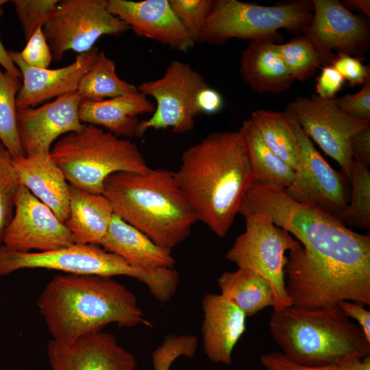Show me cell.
Listing matches in <instances>:
<instances>
[{
  "label": "cell",
  "mask_w": 370,
  "mask_h": 370,
  "mask_svg": "<svg viewBox=\"0 0 370 370\" xmlns=\"http://www.w3.org/2000/svg\"><path fill=\"white\" fill-rule=\"evenodd\" d=\"M77 92L82 101H99L136 93L137 86L121 79L115 62L99 51L90 69L81 78Z\"/></svg>",
  "instance_id": "83f0119b"
},
{
  "label": "cell",
  "mask_w": 370,
  "mask_h": 370,
  "mask_svg": "<svg viewBox=\"0 0 370 370\" xmlns=\"http://www.w3.org/2000/svg\"><path fill=\"white\" fill-rule=\"evenodd\" d=\"M102 195L114 214L169 250L186 239L197 221L173 171L165 169L113 173Z\"/></svg>",
  "instance_id": "277c9868"
},
{
  "label": "cell",
  "mask_w": 370,
  "mask_h": 370,
  "mask_svg": "<svg viewBox=\"0 0 370 370\" xmlns=\"http://www.w3.org/2000/svg\"><path fill=\"white\" fill-rule=\"evenodd\" d=\"M249 119L269 149L296 171L299 162L297 141L284 112L258 109Z\"/></svg>",
  "instance_id": "f1b7e54d"
},
{
  "label": "cell",
  "mask_w": 370,
  "mask_h": 370,
  "mask_svg": "<svg viewBox=\"0 0 370 370\" xmlns=\"http://www.w3.org/2000/svg\"><path fill=\"white\" fill-rule=\"evenodd\" d=\"M221 295L250 317L262 309L275 306L273 289L269 282L255 271L238 268L225 271L217 279Z\"/></svg>",
  "instance_id": "4316f807"
},
{
  "label": "cell",
  "mask_w": 370,
  "mask_h": 370,
  "mask_svg": "<svg viewBox=\"0 0 370 370\" xmlns=\"http://www.w3.org/2000/svg\"><path fill=\"white\" fill-rule=\"evenodd\" d=\"M331 64L338 71L349 85H363L370 79V69L364 65L361 59L347 54L338 53Z\"/></svg>",
  "instance_id": "74e56055"
},
{
  "label": "cell",
  "mask_w": 370,
  "mask_h": 370,
  "mask_svg": "<svg viewBox=\"0 0 370 370\" xmlns=\"http://www.w3.org/2000/svg\"><path fill=\"white\" fill-rule=\"evenodd\" d=\"M344 80L343 76L332 64L323 66L320 75L317 78V95L328 99H334Z\"/></svg>",
  "instance_id": "ab89813d"
},
{
  "label": "cell",
  "mask_w": 370,
  "mask_h": 370,
  "mask_svg": "<svg viewBox=\"0 0 370 370\" xmlns=\"http://www.w3.org/2000/svg\"><path fill=\"white\" fill-rule=\"evenodd\" d=\"M112 278L58 274L45 285L36 304L53 339L69 343L114 323L152 327L136 296Z\"/></svg>",
  "instance_id": "3957f363"
},
{
  "label": "cell",
  "mask_w": 370,
  "mask_h": 370,
  "mask_svg": "<svg viewBox=\"0 0 370 370\" xmlns=\"http://www.w3.org/2000/svg\"><path fill=\"white\" fill-rule=\"evenodd\" d=\"M260 360L267 370H338V366L308 367L297 364L282 352L262 354Z\"/></svg>",
  "instance_id": "60d3db41"
},
{
  "label": "cell",
  "mask_w": 370,
  "mask_h": 370,
  "mask_svg": "<svg viewBox=\"0 0 370 370\" xmlns=\"http://www.w3.org/2000/svg\"><path fill=\"white\" fill-rule=\"evenodd\" d=\"M278 50L294 80L304 82L319 68L328 65L316 45L303 34L286 43L278 44Z\"/></svg>",
  "instance_id": "4dcf8cb0"
},
{
  "label": "cell",
  "mask_w": 370,
  "mask_h": 370,
  "mask_svg": "<svg viewBox=\"0 0 370 370\" xmlns=\"http://www.w3.org/2000/svg\"><path fill=\"white\" fill-rule=\"evenodd\" d=\"M338 370H370V356L350 358L338 366Z\"/></svg>",
  "instance_id": "bcb514c9"
},
{
  "label": "cell",
  "mask_w": 370,
  "mask_h": 370,
  "mask_svg": "<svg viewBox=\"0 0 370 370\" xmlns=\"http://www.w3.org/2000/svg\"><path fill=\"white\" fill-rule=\"evenodd\" d=\"M59 1L57 0H14L18 19L23 36L27 41L39 27L50 19Z\"/></svg>",
  "instance_id": "e575fe53"
},
{
  "label": "cell",
  "mask_w": 370,
  "mask_h": 370,
  "mask_svg": "<svg viewBox=\"0 0 370 370\" xmlns=\"http://www.w3.org/2000/svg\"><path fill=\"white\" fill-rule=\"evenodd\" d=\"M197 347L198 338L194 334H167L151 354L153 370H169L179 357H193Z\"/></svg>",
  "instance_id": "836d02e7"
},
{
  "label": "cell",
  "mask_w": 370,
  "mask_h": 370,
  "mask_svg": "<svg viewBox=\"0 0 370 370\" xmlns=\"http://www.w3.org/2000/svg\"><path fill=\"white\" fill-rule=\"evenodd\" d=\"M20 182L64 223L69 214V184L49 153L14 158Z\"/></svg>",
  "instance_id": "44dd1931"
},
{
  "label": "cell",
  "mask_w": 370,
  "mask_h": 370,
  "mask_svg": "<svg viewBox=\"0 0 370 370\" xmlns=\"http://www.w3.org/2000/svg\"><path fill=\"white\" fill-rule=\"evenodd\" d=\"M21 184L14 158L0 142V243L13 217L15 197Z\"/></svg>",
  "instance_id": "d6a6232c"
},
{
  "label": "cell",
  "mask_w": 370,
  "mask_h": 370,
  "mask_svg": "<svg viewBox=\"0 0 370 370\" xmlns=\"http://www.w3.org/2000/svg\"><path fill=\"white\" fill-rule=\"evenodd\" d=\"M36 268L70 274L131 277L145 284L161 303L172 297L179 282L177 271L174 268L138 267L99 245L74 243L51 251L21 252L0 244V275L22 269Z\"/></svg>",
  "instance_id": "8992f818"
},
{
  "label": "cell",
  "mask_w": 370,
  "mask_h": 370,
  "mask_svg": "<svg viewBox=\"0 0 370 370\" xmlns=\"http://www.w3.org/2000/svg\"><path fill=\"white\" fill-rule=\"evenodd\" d=\"M155 105L140 92L99 101H82L79 118L82 123L102 127L125 138L138 137L137 116L152 114Z\"/></svg>",
  "instance_id": "7402d4cb"
},
{
  "label": "cell",
  "mask_w": 370,
  "mask_h": 370,
  "mask_svg": "<svg viewBox=\"0 0 370 370\" xmlns=\"http://www.w3.org/2000/svg\"><path fill=\"white\" fill-rule=\"evenodd\" d=\"M50 156L69 184L95 194H102L104 182L113 173H145L151 169L129 138L91 124L64 135L51 149Z\"/></svg>",
  "instance_id": "52a82bcc"
},
{
  "label": "cell",
  "mask_w": 370,
  "mask_h": 370,
  "mask_svg": "<svg viewBox=\"0 0 370 370\" xmlns=\"http://www.w3.org/2000/svg\"><path fill=\"white\" fill-rule=\"evenodd\" d=\"M130 29L108 10L107 0H63L42 31L53 60L60 61L68 50L86 53L100 37L119 36Z\"/></svg>",
  "instance_id": "7c38bea8"
},
{
  "label": "cell",
  "mask_w": 370,
  "mask_h": 370,
  "mask_svg": "<svg viewBox=\"0 0 370 370\" xmlns=\"http://www.w3.org/2000/svg\"><path fill=\"white\" fill-rule=\"evenodd\" d=\"M107 9L138 36L182 52L195 45L173 12L169 0H107Z\"/></svg>",
  "instance_id": "ac0fdd59"
},
{
  "label": "cell",
  "mask_w": 370,
  "mask_h": 370,
  "mask_svg": "<svg viewBox=\"0 0 370 370\" xmlns=\"http://www.w3.org/2000/svg\"><path fill=\"white\" fill-rule=\"evenodd\" d=\"M20 79L0 66V142L13 158L25 156L17 129L16 99L21 86Z\"/></svg>",
  "instance_id": "f546056e"
},
{
  "label": "cell",
  "mask_w": 370,
  "mask_h": 370,
  "mask_svg": "<svg viewBox=\"0 0 370 370\" xmlns=\"http://www.w3.org/2000/svg\"><path fill=\"white\" fill-rule=\"evenodd\" d=\"M18 53L20 58L29 66L48 69L53 57L42 27L37 29Z\"/></svg>",
  "instance_id": "8d00e7d4"
},
{
  "label": "cell",
  "mask_w": 370,
  "mask_h": 370,
  "mask_svg": "<svg viewBox=\"0 0 370 370\" xmlns=\"http://www.w3.org/2000/svg\"><path fill=\"white\" fill-rule=\"evenodd\" d=\"M8 53L23 78L16 99L18 110L77 91L81 78L93 64L99 51L94 47L86 53L78 54L71 64L56 69L32 67L20 58L18 51Z\"/></svg>",
  "instance_id": "d6986e66"
},
{
  "label": "cell",
  "mask_w": 370,
  "mask_h": 370,
  "mask_svg": "<svg viewBox=\"0 0 370 370\" xmlns=\"http://www.w3.org/2000/svg\"><path fill=\"white\" fill-rule=\"evenodd\" d=\"M8 1L6 0H0V7H1L2 5L5 4Z\"/></svg>",
  "instance_id": "c3c4849f"
},
{
  "label": "cell",
  "mask_w": 370,
  "mask_h": 370,
  "mask_svg": "<svg viewBox=\"0 0 370 370\" xmlns=\"http://www.w3.org/2000/svg\"><path fill=\"white\" fill-rule=\"evenodd\" d=\"M338 107L353 117L370 121V79L356 93L335 98Z\"/></svg>",
  "instance_id": "f35d334b"
},
{
  "label": "cell",
  "mask_w": 370,
  "mask_h": 370,
  "mask_svg": "<svg viewBox=\"0 0 370 370\" xmlns=\"http://www.w3.org/2000/svg\"><path fill=\"white\" fill-rule=\"evenodd\" d=\"M276 38L249 40L241 53V75L260 93L282 92L295 81L278 53Z\"/></svg>",
  "instance_id": "603a6c76"
},
{
  "label": "cell",
  "mask_w": 370,
  "mask_h": 370,
  "mask_svg": "<svg viewBox=\"0 0 370 370\" xmlns=\"http://www.w3.org/2000/svg\"><path fill=\"white\" fill-rule=\"evenodd\" d=\"M82 99L75 91L38 108L17 110V129L25 156L49 153L60 136L81 131L86 124L79 118Z\"/></svg>",
  "instance_id": "2e32d148"
},
{
  "label": "cell",
  "mask_w": 370,
  "mask_h": 370,
  "mask_svg": "<svg viewBox=\"0 0 370 370\" xmlns=\"http://www.w3.org/2000/svg\"><path fill=\"white\" fill-rule=\"evenodd\" d=\"M112 214L110 203L102 194L69 184V214L64 223L75 243L99 246Z\"/></svg>",
  "instance_id": "d4e9b609"
},
{
  "label": "cell",
  "mask_w": 370,
  "mask_h": 370,
  "mask_svg": "<svg viewBox=\"0 0 370 370\" xmlns=\"http://www.w3.org/2000/svg\"><path fill=\"white\" fill-rule=\"evenodd\" d=\"M312 13V1H284L266 6L238 0H213L197 43L220 45L232 38L278 37L281 29L301 34Z\"/></svg>",
  "instance_id": "ba28073f"
},
{
  "label": "cell",
  "mask_w": 370,
  "mask_h": 370,
  "mask_svg": "<svg viewBox=\"0 0 370 370\" xmlns=\"http://www.w3.org/2000/svg\"><path fill=\"white\" fill-rule=\"evenodd\" d=\"M175 15L197 44L213 0H169Z\"/></svg>",
  "instance_id": "d590c367"
},
{
  "label": "cell",
  "mask_w": 370,
  "mask_h": 370,
  "mask_svg": "<svg viewBox=\"0 0 370 370\" xmlns=\"http://www.w3.org/2000/svg\"><path fill=\"white\" fill-rule=\"evenodd\" d=\"M47 355L51 370H135L137 365L113 334L102 331L69 343L51 339Z\"/></svg>",
  "instance_id": "e0dca14e"
},
{
  "label": "cell",
  "mask_w": 370,
  "mask_h": 370,
  "mask_svg": "<svg viewBox=\"0 0 370 370\" xmlns=\"http://www.w3.org/2000/svg\"><path fill=\"white\" fill-rule=\"evenodd\" d=\"M208 86L201 73L180 60L170 62L161 77L140 84L138 91L152 97L156 106L149 119L140 121L138 137L150 129L171 128L176 134L192 130L200 114L199 95Z\"/></svg>",
  "instance_id": "30bf717a"
},
{
  "label": "cell",
  "mask_w": 370,
  "mask_h": 370,
  "mask_svg": "<svg viewBox=\"0 0 370 370\" xmlns=\"http://www.w3.org/2000/svg\"><path fill=\"white\" fill-rule=\"evenodd\" d=\"M338 219L349 227L370 228V172L358 160L352 168L349 201Z\"/></svg>",
  "instance_id": "1f68e13d"
},
{
  "label": "cell",
  "mask_w": 370,
  "mask_h": 370,
  "mask_svg": "<svg viewBox=\"0 0 370 370\" xmlns=\"http://www.w3.org/2000/svg\"><path fill=\"white\" fill-rule=\"evenodd\" d=\"M269 324L282 353L301 365L338 366L350 358L370 356V342L362 330L338 306L291 305L273 310Z\"/></svg>",
  "instance_id": "5b68a950"
},
{
  "label": "cell",
  "mask_w": 370,
  "mask_h": 370,
  "mask_svg": "<svg viewBox=\"0 0 370 370\" xmlns=\"http://www.w3.org/2000/svg\"><path fill=\"white\" fill-rule=\"evenodd\" d=\"M257 211L301 243L286 257V288L293 305L337 306L341 301L370 304V235L347 228L337 217L299 204L283 189L251 182L241 211Z\"/></svg>",
  "instance_id": "6da1fadb"
},
{
  "label": "cell",
  "mask_w": 370,
  "mask_h": 370,
  "mask_svg": "<svg viewBox=\"0 0 370 370\" xmlns=\"http://www.w3.org/2000/svg\"><path fill=\"white\" fill-rule=\"evenodd\" d=\"M202 341L206 356L215 363L230 365L232 353L246 328V315L220 294L201 299Z\"/></svg>",
  "instance_id": "ffe728a7"
},
{
  "label": "cell",
  "mask_w": 370,
  "mask_h": 370,
  "mask_svg": "<svg viewBox=\"0 0 370 370\" xmlns=\"http://www.w3.org/2000/svg\"><path fill=\"white\" fill-rule=\"evenodd\" d=\"M337 306L349 318L356 319L362 330L367 339L370 342V312L363 306L350 301H341Z\"/></svg>",
  "instance_id": "7bdbcfd3"
},
{
  "label": "cell",
  "mask_w": 370,
  "mask_h": 370,
  "mask_svg": "<svg viewBox=\"0 0 370 370\" xmlns=\"http://www.w3.org/2000/svg\"><path fill=\"white\" fill-rule=\"evenodd\" d=\"M352 158L364 165L370 164V128L353 135L349 141Z\"/></svg>",
  "instance_id": "b9f144b4"
},
{
  "label": "cell",
  "mask_w": 370,
  "mask_h": 370,
  "mask_svg": "<svg viewBox=\"0 0 370 370\" xmlns=\"http://www.w3.org/2000/svg\"><path fill=\"white\" fill-rule=\"evenodd\" d=\"M1 243L12 250L21 252L51 251L75 243L64 223L22 184L15 197L13 217L4 230Z\"/></svg>",
  "instance_id": "5bb4252c"
},
{
  "label": "cell",
  "mask_w": 370,
  "mask_h": 370,
  "mask_svg": "<svg viewBox=\"0 0 370 370\" xmlns=\"http://www.w3.org/2000/svg\"><path fill=\"white\" fill-rule=\"evenodd\" d=\"M175 181L200 221L217 236L231 228L252 182L239 132H213L183 151Z\"/></svg>",
  "instance_id": "7a4b0ae2"
},
{
  "label": "cell",
  "mask_w": 370,
  "mask_h": 370,
  "mask_svg": "<svg viewBox=\"0 0 370 370\" xmlns=\"http://www.w3.org/2000/svg\"><path fill=\"white\" fill-rule=\"evenodd\" d=\"M342 3L349 11H357L365 14L368 18H370L369 0H344Z\"/></svg>",
  "instance_id": "7dc6e473"
},
{
  "label": "cell",
  "mask_w": 370,
  "mask_h": 370,
  "mask_svg": "<svg viewBox=\"0 0 370 370\" xmlns=\"http://www.w3.org/2000/svg\"><path fill=\"white\" fill-rule=\"evenodd\" d=\"M313 13L301 34L308 36L328 65L338 53L362 56L370 43L369 24L338 0H312Z\"/></svg>",
  "instance_id": "9a60e30c"
},
{
  "label": "cell",
  "mask_w": 370,
  "mask_h": 370,
  "mask_svg": "<svg viewBox=\"0 0 370 370\" xmlns=\"http://www.w3.org/2000/svg\"><path fill=\"white\" fill-rule=\"evenodd\" d=\"M245 230L236 237L226 258L238 268L249 269L267 280L275 298L273 310L292 304L286 288L285 252L301 247L285 229L278 227L266 214L257 211H241Z\"/></svg>",
  "instance_id": "9c48e42d"
},
{
  "label": "cell",
  "mask_w": 370,
  "mask_h": 370,
  "mask_svg": "<svg viewBox=\"0 0 370 370\" xmlns=\"http://www.w3.org/2000/svg\"><path fill=\"white\" fill-rule=\"evenodd\" d=\"M238 132L250 165L252 182L264 187L286 188L293 182L295 171L269 149L249 118L243 121Z\"/></svg>",
  "instance_id": "484cf974"
},
{
  "label": "cell",
  "mask_w": 370,
  "mask_h": 370,
  "mask_svg": "<svg viewBox=\"0 0 370 370\" xmlns=\"http://www.w3.org/2000/svg\"><path fill=\"white\" fill-rule=\"evenodd\" d=\"M99 246L141 268H173L175 264L171 250L156 244L114 213Z\"/></svg>",
  "instance_id": "cb8c5ba5"
},
{
  "label": "cell",
  "mask_w": 370,
  "mask_h": 370,
  "mask_svg": "<svg viewBox=\"0 0 370 370\" xmlns=\"http://www.w3.org/2000/svg\"><path fill=\"white\" fill-rule=\"evenodd\" d=\"M3 14L2 7H0V18ZM0 66L3 67L6 72L16 76L20 79L22 78L18 69L11 60L8 51L5 49L0 38Z\"/></svg>",
  "instance_id": "f6af8a7d"
},
{
  "label": "cell",
  "mask_w": 370,
  "mask_h": 370,
  "mask_svg": "<svg viewBox=\"0 0 370 370\" xmlns=\"http://www.w3.org/2000/svg\"><path fill=\"white\" fill-rule=\"evenodd\" d=\"M223 105L221 95L210 86L203 89L198 97V108L200 114H212L221 110Z\"/></svg>",
  "instance_id": "ee69618b"
},
{
  "label": "cell",
  "mask_w": 370,
  "mask_h": 370,
  "mask_svg": "<svg viewBox=\"0 0 370 370\" xmlns=\"http://www.w3.org/2000/svg\"><path fill=\"white\" fill-rule=\"evenodd\" d=\"M289 105L306 135L339 164L341 173L350 183L354 159L349 138L370 128V121L343 112L335 98L328 99L317 95L299 96Z\"/></svg>",
  "instance_id": "4fadbf2b"
},
{
  "label": "cell",
  "mask_w": 370,
  "mask_h": 370,
  "mask_svg": "<svg viewBox=\"0 0 370 370\" xmlns=\"http://www.w3.org/2000/svg\"><path fill=\"white\" fill-rule=\"evenodd\" d=\"M283 112L295 135L299 153L295 177L283 191L299 204L338 219L349 201V180L334 169L317 150L299 125L289 104Z\"/></svg>",
  "instance_id": "8fae6325"
}]
</instances>
